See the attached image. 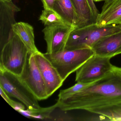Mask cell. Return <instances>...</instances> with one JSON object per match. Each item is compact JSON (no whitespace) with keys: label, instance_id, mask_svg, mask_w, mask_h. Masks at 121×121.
<instances>
[{"label":"cell","instance_id":"cell-15","mask_svg":"<svg viewBox=\"0 0 121 121\" xmlns=\"http://www.w3.org/2000/svg\"><path fill=\"white\" fill-rule=\"evenodd\" d=\"M53 9L58 14L66 24L77 28L78 15L71 0H56Z\"/></svg>","mask_w":121,"mask_h":121},{"label":"cell","instance_id":"cell-13","mask_svg":"<svg viewBox=\"0 0 121 121\" xmlns=\"http://www.w3.org/2000/svg\"><path fill=\"white\" fill-rule=\"evenodd\" d=\"M96 24L100 26L110 24L121 25V0H116L99 14Z\"/></svg>","mask_w":121,"mask_h":121},{"label":"cell","instance_id":"cell-7","mask_svg":"<svg viewBox=\"0 0 121 121\" xmlns=\"http://www.w3.org/2000/svg\"><path fill=\"white\" fill-rule=\"evenodd\" d=\"M20 77L39 100L46 99L49 97L34 54L30 52L29 53L24 69Z\"/></svg>","mask_w":121,"mask_h":121},{"label":"cell","instance_id":"cell-10","mask_svg":"<svg viewBox=\"0 0 121 121\" xmlns=\"http://www.w3.org/2000/svg\"><path fill=\"white\" fill-rule=\"evenodd\" d=\"M34 55L49 97L62 85L64 81L56 69L44 53L39 51L34 53Z\"/></svg>","mask_w":121,"mask_h":121},{"label":"cell","instance_id":"cell-17","mask_svg":"<svg viewBox=\"0 0 121 121\" xmlns=\"http://www.w3.org/2000/svg\"><path fill=\"white\" fill-rule=\"evenodd\" d=\"M91 83L77 82L76 84L70 87L65 90H61L59 92L58 95L59 99H64L71 96L85 88Z\"/></svg>","mask_w":121,"mask_h":121},{"label":"cell","instance_id":"cell-2","mask_svg":"<svg viewBox=\"0 0 121 121\" xmlns=\"http://www.w3.org/2000/svg\"><path fill=\"white\" fill-rule=\"evenodd\" d=\"M121 31V25L110 24L100 26L96 23L76 28L71 33L65 50L91 48L102 38Z\"/></svg>","mask_w":121,"mask_h":121},{"label":"cell","instance_id":"cell-21","mask_svg":"<svg viewBox=\"0 0 121 121\" xmlns=\"http://www.w3.org/2000/svg\"><path fill=\"white\" fill-rule=\"evenodd\" d=\"M94 2H101V1H105V0H93Z\"/></svg>","mask_w":121,"mask_h":121},{"label":"cell","instance_id":"cell-18","mask_svg":"<svg viewBox=\"0 0 121 121\" xmlns=\"http://www.w3.org/2000/svg\"><path fill=\"white\" fill-rule=\"evenodd\" d=\"M0 94L8 104L16 111L19 112L22 110H25V107L24 105L10 99L9 96L8 95L1 87H0Z\"/></svg>","mask_w":121,"mask_h":121},{"label":"cell","instance_id":"cell-4","mask_svg":"<svg viewBox=\"0 0 121 121\" xmlns=\"http://www.w3.org/2000/svg\"><path fill=\"white\" fill-rule=\"evenodd\" d=\"M56 69L64 81L72 73L76 71L88 59L95 55L91 48L64 50L52 53H44Z\"/></svg>","mask_w":121,"mask_h":121},{"label":"cell","instance_id":"cell-11","mask_svg":"<svg viewBox=\"0 0 121 121\" xmlns=\"http://www.w3.org/2000/svg\"><path fill=\"white\" fill-rule=\"evenodd\" d=\"M91 49L95 55L111 58L121 54V31L102 38Z\"/></svg>","mask_w":121,"mask_h":121},{"label":"cell","instance_id":"cell-6","mask_svg":"<svg viewBox=\"0 0 121 121\" xmlns=\"http://www.w3.org/2000/svg\"><path fill=\"white\" fill-rule=\"evenodd\" d=\"M111 58L93 55L76 70L77 82L91 83L104 77L112 70L114 65Z\"/></svg>","mask_w":121,"mask_h":121},{"label":"cell","instance_id":"cell-3","mask_svg":"<svg viewBox=\"0 0 121 121\" xmlns=\"http://www.w3.org/2000/svg\"><path fill=\"white\" fill-rule=\"evenodd\" d=\"M29 52L25 44L14 32L0 50V70H5L20 76Z\"/></svg>","mask_w":121,"mask_h":121},{"label":"cell","instance_id":"cell-9","mask_svg":"<svg viewBox=\"0 0 121 121\" xmlns=\"http://www.w3.org/2000/svg\"><path fill=\"white\" fill-rule=\"evenodd\" d=\"M21 9L12 0H0V47L2 49L14 34L15 16Z\"/></svg>","mask_w":121,"mask_h":121},{"label":"cell","instance_id":"cell-5","mask_svg":"<svg viewBox=\"0 0 121 121\" xmlns=\"http://www.w3.org/2000/svg\"><path fill=\"white\" fill-rule=\"evenodd\" d=\"M0 87L8 96L21 101L27 110L34 112L41 109L39 100L20 76L5 70H0Z\"/></svg>","mask_w":121,"mask_h":121},{"label":"cell","instance_id":"cell-1","mask_svg":"<svg viewBox=\"0 0 121 121\" xmlns=\"http://www.w3.org/2000/svg\"><path fill=\"white\" fill-rule=\"evenodd\" d=\"M56 103L63 111L83 110L121 121V67L114 65L102 78Z\"/></svg>","mask_w":121,"mask_h":121},{"label":"cell","instance_id":"cell-8","mask_svg":"<svg viewBox=\"0 0 121 121\" xmlns=\"http://www.w3.org/2000/svg\"><path fill=\"white\" fill-rule=\"evenodd\" d=\"M76 27L66 23L46 26L42 30L47 43V53H52L65 50L69 36Z\"/></svg>","mask_w":121,"mask_h":121},{"label":"cell","instance_id":"cell-20","mask_svg":"<svg viewBox=\"0 0 121 121\" xmlns=\"http://www.w3.org/2000/svg\"><path fill=\"white\" fill-rule=\"evenodd\" d=\"M115 0H105L104 4L102 7V11H104Z\"/></svg>","mask_w":121,"mask_h":121},{"label":"cell","instance_id":"cell-16","mask_svg":"<svg viewBox=\"0 0 121 121\" xmlns=\"http://www.w3.org/2000/svg\"><path fill=\"white\" fill-rule=\"evenodd\" d=\"M39 20L45 26L66 23L61 17L53 9H44L39 17Z\"/></svg>","mask_w":121,"mask_h":121},{"label":"cell","instance_id":"cell-14","mask_svg":"<svg viewBox=\"0 0 121 121\" xmlns=\"http://www.w3.org/2000/svg\"><path fill=\"white\" fill-rule=\"evenodd\" d=\"M13 32L20 38L32 53L39 51L35 45L34 28L28 23L17 22L13 26Z\"/></svg>","mask_w":121,"mask_h":121},{"label":"cell","instance_id":"cell-19","mask_svg":"<svg viewBox=\"0 0 121 121\" xmlns=\"http://www.w3.org/2000/svg\"><path fill=\"white\" fill-rule=\"evenodd\" d=\"M44 9H53L56 0H41Z\"/></svg>","mask_w":121,"mask_h":121},{"label":"cell","instance_id":"cell-12","mask_svg":"<svg viewBox=\"0 0 121 121\" xmlns=\"http://www.w3.org/2000/svg\"><path fill=\"white\" fill-rule=\"evenodd\" d=\"M78 17L77 28L96 23L99 13L96 6L91 4L89 0H71Z\"/></svg>","mask_w":121,"mask_h":121}]
</instances>
